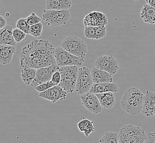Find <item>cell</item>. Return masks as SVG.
Returning <instances> with one entry per match:
<instances>
[{"mask_svg":"<svg viewBox=\"0 0 155 143\" xmlns=\"http://www.w3.org/2000/svg\"><path fill=\"white\" fill-rule=\"evenodd\" d=\"M54 51V45L48 40H34L21 50V68L30 67L37 69L57 65Z\"/></svg>","mask_w":155,"mask_h":143,"instance_id":"1","label":"cell"},{"mask_svg":"<svg viewBox=\"0 0 155 143\" xmlns=\"http://www.w3.org/2000/svg\"><path fill=\"white\" fill-rule=\"evenodd\" d=\"M145 95L136 87L127 90L123 94L120 105L123 110L132 116L138 115L142 112Z\"/></svg>","mask_w":155,"mask_h":143,"instance_id":"2","label":"cell"},{"mask_svg":"<svg viewBox=\"0 0 155 143\" xmlns=\"http://www.w3.org/2000/svg\"><path fill=\"white\" fill-rule=\"evenodd\" d=\"M118 135L119 143H143L147 137L143 129L133 125L123 127Z\"/></svg>","mask_w":155,"mask_h":143,"instance_id":"3","label":"cell"},{"mask_svg":"<svg viewBox=\"0 0 155 143\" xmlns=\"http://www.w3.org/2000/svg\"><path fill=\"white\" fill-rule=\"evenodd\" d=\"M61 46L65 50L85 60L87 52V43L77 36H69L63 40Z\"/></svg>","mask_w":155,"mask_h":143,"instance_id":"4","label":"cell"},{"mask_svg":"<svg viewBox=\"0 0 155 143\" xmlns=\"http://www.w3.org/2000/svg\"><path fill=\"white\" fill-rule=\"evenodd\" d=\"M42 17L48 26L57 27L67 24L71 18V15L69 9H46L43 11Z\"/></svg>","mask_w":155,"mask_h":143,"instance_id":"5","label":"cell"},{"mask_svg":"<svg viewBox=\"0 0 155 143\" xmlns=\"http://www.w3.org/2000/svg\"><path fill=\"white\" fill-rule=\"evenodd\" d=\"M79 68L78 66L60 67L61 81L59 85L67 92L73 93L75 90Z\"/></svg>","mask_w":155,"mask_h":143,"instance_id":"6","label":"cell"},{"mask_svg":"<svg viewBox=\"0 0 155 143\" xmlns=\"http://www.w3.org/2000/svg\"><path fill=\"white\" fill-rule=\"evenodd\" d=\"M94 84L91 72L87 67L79 68L77 81L75 86V91L79 95H83L89 92Z\"/></svg>","mask_w":155,"mask_h":143,"instance_id":"7","label":"cell"},{"mask_svg":"<svg viewBox=\"0 0 155 143\" xmlns=\"http://www.w3.org/2000/svg\"><path fill=\"white\" fill-rule=\"evenodd\" d=\"M54 57L57 65L59 67L82 66L85 60L76 56L65 50L61 46L55 48Z\"/></svg>","mask_w":155,"mask_h":143,"instance_id":"8","label":"cell"},{"mask_svg":"<svg viewBox=\"0 0 155 143\" xmlns=\"http://www.w3.org/2000/svg\"><path fill=\"white\" fill-rule=\"evenodd\" d=\"M95 66L98 68L107 72L112 75H116L119 69L118 61L112 55L98 57L96 60Z\"/></svg>","mask_w":155,"mask_h":143,"instance_id":"9","label":"cell"},{"mask_svg":"<svg viewBox=\"0 0 155 143\" xmlns=\"http://www.w3.org/2000/svg\"><path fill=\"white\" fill-rule=\"evenodd\" d=\"M60 67L57 65H54L37 69L36 77L31 86L35 88L40 84L51 81L54 73L60 69Z\"/></svg>","mask_w":155,"mask_h":143,"instance_id":"10","label":"cell"},{"mask_svg":"<svg viewBox=\"0 0 155 143\" xmlns=\"http://www.w3.org/2000/svg\"><path fill=\"white\" fill-rule=\"evenodd\" d=\"M81 98L82 105L87 110L95 115L101 113L103 107L96 94L89 91L81 95Z\"/></svg>","mask_w":155,"mask_h":143,"instance_id":"11","label":"cell"},{"mask_svg":"<svg viewBox=\"0 0 155 143\" xmlns=\"http://www.w3.org/2000/svg\"><path fill=\"white\" fill-rule=\"evenodd\" d=\"M67 93L60 85H57L45 91L40 92L39 96L54 103L58 100H65L67 96Z\"/></svg>","mask_w":155,"mask_h":143,"instance_id":"12","label":"cell"},{"mask_svg":"<svg viewBox=\"0 0 155 143\" xmlns=\"http://www.w3.org/2000/svg\"><path fill=\"white\" fill-rule=\"evenodd\" d=\"M84 23L85 27L106 26L108 24L107 17L101 12H91L85 17Z\"/></svg>","mask_w":155,"mask_h":143,"instance_id":"13","label":"cell"},{"mask_svg":"<svg viewBox=\"0 0 155 143\" xmlns=\"http://www.w3.org/2000/svg\"><path fill=\"white\" fill-rule=\"evenodd\" d=\"M142 112L147 117L155 116V92L149 90L146 91L144 96Z\"/></svg>","mask_w":155,"mask_h":143,"instance_id":"14","label":"cell"},{"mask_svg":"<svg viewBox=\"0 0 155 143\" xmlns=\"http://www.w3.org/2000/svg\"><path fill=\"white\" fill-rule=\"evenodd\" d=\"M90 91L93 94H99L102 92H119V87L118 84L114 83H94Z\"/></svg>","mask_w":155,"mask_h":143,"instance_id":"15","label":"cell"},{"mask_svg":"<svg viewBox=\"0 0 155 143\" xmlns=\"http://www.w3.org/2000/svg\"><path fill=\"white\" fill-rule=\"evenodd\" d=\"M94 83H112L113 78L112 75L107 72L102 70L94 67L91 71Z\"/></svg>","mask_w":155,"mask_h":143,"instance_id":"16","label":"cell"},{"mask_svg":"<svg viewBox=\"0 0 155 143\" xmlns=\"http://www.w3.org/2000/svg\"><path fill=\"white\" fill-rule=\"evenodd\" d=\"M16 51V47L7 44L0 45V62L3 65H7L11 62Z\"/></svg>","mask_w":155,"mask_h":143,"instance_id":"17","label":"cell"},{"mask_svg":"<svg viewBox=\"0 0 155 143\" xmlns=\"http://www.w3.org/2000/svg\"><path fill=\"white\" fill-rule=\"evenodd\" d=\"M13 27L11 25H7L0 29V45L7 44L16 46L17 42L13 37Z\"/></svg>","mask_w":155,"mask_h":143,"instance_id":"18","label":"cell"},{"mask_svg":"<svg viewBox=\"0 0 155 143\" xmlns=\"http://www.w3.org/2000/svg\"><path fill=\"white\" fill-rule=\"evenodd\" d=\"M102 107L104 108L110 109L116 105V99L114 92H106L96 94Z\"/></svg>","mask_w":155,"mask_h":143,"instance_id":"19","label":"cell"},{"mask_svg":"<svg viewBox=\"0 0 155 143\" xmlns=\"http://www.w3.org/2000/svg\"><path fill=\"white\" fill-rule=\"evenodd\" d=\"M72 6V0H46V9L64 10L69 9Z\"/></svg>","mask_w":155,"mask_h":143,"instance_id":"20","label":"cell"},{"mask_svg":"<svg viewBox=\"0 0 155 143\" xmlns=\"http://www.w3.org/2000/svg\"><path fill=\"white\" fill-rule=\"evenodd\" d=\"M141 18L146 23L155 24V8L148 4L143 5L140 12Z\"/></svg>","mask_w":155,"mask_h":143,"instance_id":"21","label":"cell"},{"mask_svg":"<svg viewBox=\"0 0 155 143\" xmlns=\"http://www.w3.org/2000/svg\"><path fill=\"white\" fill-rule=\"evenodd\" d=\"M21 69V77L26 85H31L36 77V69L25 67Z\"/></svg>","mask_w":155,"mask_h":143,"instance_id":"22","label":"cell"},{"mask_svg":"<svg viewBox=\"0 0 155 143\" xmlns=\"http://www.w3.org/2000/svg\"><path fill=\"white\" fill-rule=\"evenodd\" d=\"M77 125L78 129L81 132H83L87 137H88L95 131L93 121L85 118H83L78 123Z\"/></svg>","mask_w":155,"mask_h":143,"instance_id":"23","label":"cell"},{"mask_svg":"<svg viewBox=\"0 0 155 143\" xmlns=\"http://www.w3.org/2000/svg\"><path fill=\"white\" fill-rule=\"evenodd\" d=\"M118 136L116 132L107 131L100 139V143H119Z\"/></svg>","mask_w":155,"mask_h":143,"instance_id":"24","label":"cell"},{"mask_svg":"<svg viewBox=\"0 0 155 143\" xmlns=\"http://www.w3.org/2000/svg\"><path fill=\"white\" fill-rule=\"evenodd\" d=\"M43 24L41 23L30 26V34L35 38H38L41 35L43 31Z\"/></svg>","mask_w":155,"mask_h":143,"instance_id":"25","label":"cell"},{"mask_svg":"<svg viewBox=\"0 0 155 143\" xmlns=\"http://www.w3.org/2000/svg\"><path fill=\"white\" fill-rule=\"evenodd\" d=\"M16 27L18 29L23 31L27 34H30V26L28 24L27 18H21L17 22Z\"/></svg>","mask_w":155,"mask_h":143,"instance_id":"26","label":"cell"},{"mask_svg":"<svg viewBox=\"0 0 155 143\" xmlns=\"http://www.w3.org/2000/svg\"><path fill=\"white\" fill-rule=\"evenodd\" d=\"M13 35L15 42H17V43H19L22 42L25 38L27 34L23 31L17 28L13 30Z\"/></svg>","mask_w":155,"mask_h":143,"instance_id":"27","label":"cell"},{"mask_svg":"<svg viewBox=\"0 0 155 143\" xmlns=\"http://www.w3.org/2000/svg\"><path fill=\"white\" fill-rule=\"evenodd\" d=\"M107 28L106 26H99L96 28L95 40H100L106 35Z\"/></svg>","mask_w":155,"mask_h":143,"instance_id":"28","label":"cell"},{"mask_svg":"<svg viewBox=\"0 0 155 143\" xmlns=\"http://www.w3.org/2000/svg\"><path fill=\"white\" fill-rule=\"evenodd\" d=\"M96 28L93 26H87L85 27L84 35L87 39H95Z\"/></svg>","mask_w":155,"mask_h":143,"instance_id":"29","label":"cell"},{"mask_svg":"<svg viewBox=\"0 0 155 143\" xmlns=\"http://www.w3.org/2000/svg\"><path fill=\"white\" fill-rule=\"evenodd\" d=\"M55 85H56L55 84H54L52 81H50L47 83H45L39 85L38 86L35 88V89L36 90V91H38L39 92H44L46 90L50 89L52 87H54Z\"/></svg>","mask_w":155,"mask_h":143,"instance_id":"30","label":"cell"},{"mask_svg":"<svg viewBox=\"0 0 155 143\" xmlns=\"http://www.w3.org/2000/svg\"><path fill=\"white\" fill-rule=\"evenodd\" d=\"M28 24L30 26L38 24L41 22V19L38 15H36L35 13H32L27 18Z\"/></svg>","mask_w":155,"mask_h":143,"instance_id":"31","label":"cell"},{"mask_svg":"<svg viewBox=\"0 0 155 143\" xmlns=\"http://www.w3.org/2000/svg\"><path fill=\"white\" fill-rule=\"evenodd\" d=\"M51 81L54 84H55L56 85L60 84L61 81V73L60 71V69L57 70V71L55 72L54 73L52 79H51Z\"/></svg>","mask_w":155,"mask_h":143,"instance_id":"32","label":"cell"},{"mask_svg":"<svg viewBox=\"0 0 155 143\" xmlns=\"http://www.w3.org/2000/svg\"><path fill=\"white\" fill-rule=\"evenodd\" d=\"M143 143H155V132H151L147 134L146 140Z\"/></svg>","mask_w":155,"mask_h":143,"instance_id":"33","label":"cell"},{"mask_svg":"<svg viewBox=\"0 0 155 143\" xmlns=\"http://www.w3.org/2000/svg\"><path fill=\"white\" fill-rule=\"evenodd\" d=\"M7 25V21L3 16L0 15V29H2Z\"/></svg>","mask_w":155,"mask_h":143,"instance_id":"34","label":"cell"},{"mask_svg":"<svg viewBox=\"0 0 155 143\" xmlns=\"http://www.w3.org/2000/svg\"><path fill=\"white\" fill-rule=\"evenodd\" d=\"M147 4L155 8V0H145Z\"/></svg>","mask_w":155,"mask_h":143,"instance_id":"35","label":"cell"},{"mask_svg":"<svg viewBox=\"0 0 155 143\" xmlns=\"http://www.w3.org/2000/svg\"><path fill=\"white\" fill-rule=\"evenodd\" d=\"M135 1H139V0H134Z\"/></svg>","mask_w":155,"mask_h":143,"instance_id":"36","label":"cell"}]
</instances>
